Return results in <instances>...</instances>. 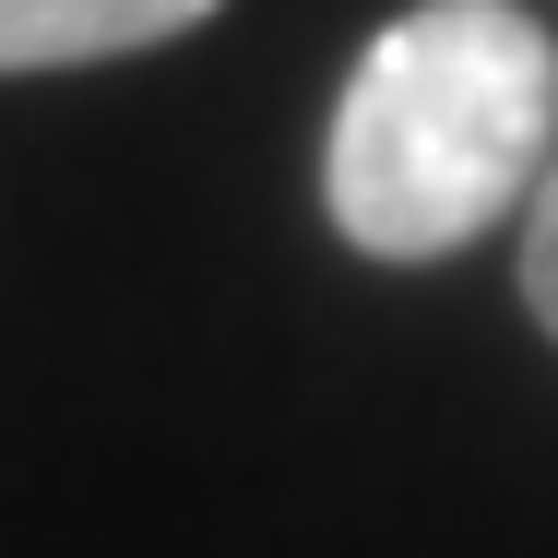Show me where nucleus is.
I'll list each match as a JSON object with an SVG mask.
<instances>
[{
  "label": "nucleus",
  "instance_id": "obj_1",
  "mask_svg": "<svg viewBox=\"0 0 558 558\" xmlns=\"http://www.w3.org/2000/svg\"><path fill=\"white\" fill-rule=\"evenodd\" d=\"M547 155L558 36L523 0H416L344 72L322 203L368 262H451L535 203Z\"/></svg>",
  "mask_w": 558,
  "mask_h": 558
},
{
  "label": "nucleus",
  "instance_id": "obj_3",
  "mask_svg": "<svg viewBox=\"0 0 558 558\" xmlns=\"http://www.w3.org/2000/svg\"><path fill=\"white\" fill-rule=\"evenodd\" d=\"M523 310L558 344V155H547V179H535V203H523Z\"/></svg>",
  "mask_w": 558,
  "mask_h": 558
},
{
  "label": "nucleus",
  "instance_id": "obj_2",
  "mask_svg": "<svg viewBox=\"0 0 558 558\" xmlns=\"http://www.w3.org/2000/svg\"><path fill=\"white\" fill-rule=\"evenodd\" d=\"M226 0H0V72H72V60H131L155 36H191Z\"/></svg>",
  "mask_w": 558,
  "mask_h": 558
}]
</instances>
